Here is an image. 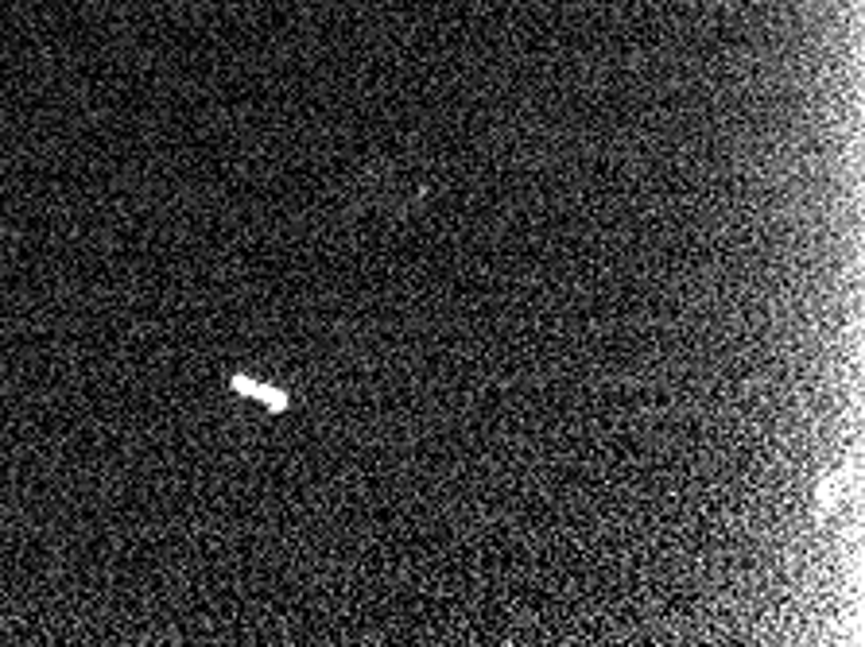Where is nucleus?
Masks as SVG:
<instances>
[{"instance_id": "f257e3e1", "label": "nucleus", "mask_w": 865, "mask_h": 647, "mask_svg": "<svg viewBox=\"0 0 865 647\" xmlns=\"http://www.w3.org/2000/svg\"><path fill=\"white\" fill-rule=\"evenodd\" d=\"M229 384H233V392H238V396L261 399L269 412H287V404H292V399H287V392L272 388V384H261V381H249V376H233Z\"/></svg>"}]
</instances>
